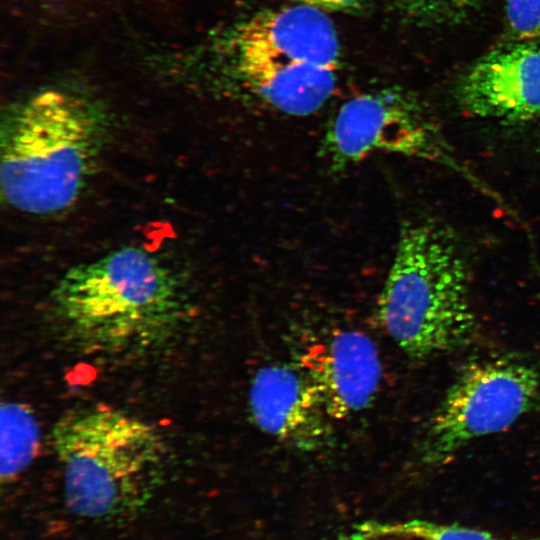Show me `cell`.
I'll use <instances>...</instances> for the list:
<instances>
[{
    "instance_id": "7c38bea8",
    "label": "cell",
    "mask_w": 540,
    "mask_h": 540,
    "mask_svg": "<svg viewBox=\"0 0 540 540\" xmlns=\"http://www.w3.org/2000/svg\"><path fill=\"white\" fill-rule=\"evenodd\" d=\"M0 477L8 483L33 462L40 450V428L33 410L25 403L1 405Z\"/></svg>"
},
{
    "instance_id": "ba28073f",
    "label": "cell",
    "mask_w": 540,
    "mask_h": 540,
    "mask_svg": "<svg viewBox=\"0 0 540 540\" xmlns=\"http://www.w3.org/2000/svg\"><path fill=\"white\" fill-rule=\"evenodd\" d=\"M248 402L257 427L289 447L315 452L333 439V419L299 366L261 367L252 378Z\"/></svg>"
},
{
    "instance_id": "5bb4252c",
    "label": "cell",
    "mask_w": 540,
    "mask_h": 540,
    "mask_svg": "<svg viewBox=\"0 0 540 540\" xmlns=\"http://www.w3.org/2000/svg\"><path fill=\"white\" fill-rule=\"evenodd\" d=\"M414 10L435 19L447 20L462 16L475 0H404Z\"/></svg>"
},
{
    "instance_id": "52a82bcc",
    "label": "cell",
    "mask_w": 540,
    "mask_h": 540,
    "mask_svg": "<svg viewBox=\"0 0 540 540\" xmlns=\"http://www.w3.org/2000/svg\"><path fill=\"white\" fill-rule=\"evenodd\" d=\"M456 100L469 114L502 123L540 119V43L494 50L462 75Z\"/></svg>"
},
{
    "instance_id": "4fadbf2b",
    "label": "cell",
    "mask_w": 540,
    "mask_h": 540,
    "mask_svg": "<svg viewBox=\"0 0 540 540\" xmlns=\"http://www.w3.org/2000/svg\"><path fill=\"white\" fill-rule=\"evenodd\" d=\"M505 20L508 31L518 40L540 37V0H506Z\"/></svg>"
},
{
    "instance_id": "3957f363",
    "label": "cell",
    "mask_w": 540,
    "mask_h": 540,
    "mask_svg": "<svg viewBox=\"0 0 540 540\" xmlns=\"http://www.w3.org/2000/svg\"><path fill=\"white\" fill-rule=\"evenodd\" d=\"M64 498L75 515L95 521L130 518L163 480L165 447L149 423L106 406L75 409L52 430Z\"/></svg>"
},
{
    "instance_id": "6da1fadb",
    "label": "cell",
    "mask_w": 540,
    "mask_h": 540,
    "mask_svg": "<svg viewBox=\"0 0 540 540\" xmlns=\"http://www.w3.org/2000/svg\"><path fill=\"white\" fill-rule=\"evenodd\" d=\"M109 128L104 106L79 88H40L14 104L1 125L3 199L36 216L72 207L95 171Z\"/></svg>"
},
{
    "instance_id": "5b68a950",
    "label": "cell",
    "mask_w": 540,
    "mask_h": 540,
    "mask_svg": "<svg viewBox=\"0 0 540 540\" xmlns=\"http://www.w3.org/2000/svg\"><path fill=\"white\" fill-rule=\"evenodd\" d=\"M540 406V356L505 354L463 367L416 446L425 468L446 464L476 439L506 430Z\"/></svg>"
},
{
    "instance_id": "8fae6325",
    "label": "cell",
    "mask_w": 540,
    "mask_h": 540,
    "mask_svg": "<svg viewBox=\"0 0 540 540\" xmlns=\"http://www.w3.org/2000/svg\"><path fill=\"white\" fill-rule=\"evenodd\" d=\"M244 89L268 108L292 116L319 110L333 94L337 71L310 63L236 59Z\"/></svg>"
},
{
    "instance_id": "7a4b0ae2",
    "label": "cell",
    "mask_w": 540,
    "mask_h": 540,
    "mask_svg": "<svg viewBox=\"0 0 540 540\" xmlns=\"http://www.w3.org/2000/svg\"><path fill=\"white\" fill-rule=\"evenodd\" d=\"M455 237L433 221L406 223L377 300V319L409 357L426 359L471 344L478 322Z\"/></svg>"
},
{
    "instance_id": "9c48e42d",
    "label": "cell",
    "mask_w": 540,
    "mask_h": 540,
    "mask_svg": "<svg viewBox=\"0 0 540 540\" xmlns=\"http://www.w3.org/2000/svg\"><path fill=\"white\" fill-rule=\"evenodd\" d=\"M298 366L333 420H343L367 409L382 380L377 346L359 330H341L311 345L301 354Z\"/></svg>"
},
{
    "instance_id": "30bf717a",
    "label": "cell",
    "mask_w": 540,
    "mask_h": 540,
    "mask_svg": "<svg viewBox=\"0 0 540 540\" xmlns=\"http://www.w3.org/2000/svg\"><path fill=\"white\" fill-rule=\"evenodd\" d=\"M234 40L236 59L339 67L340 43L332 21L304 3L251 17L238 27Z\"/></svg>"
},
{
    "instance_id": "9a60e30c",
    "label": "cell",
    "mask_w": 540,
    "mask_h": 540,
    "mask_svg": "<svg viewBox=\"0 0 540 540\" xmlns=\"http://www.w3.org/2000/svg\"><path fill=\"white\" fill-rule=\"evenodd\" d=\"M304 4L322 11L357 12L366 4V0H302Z\"/></svg>"
},
{
    "instance_id": "8992f818",
    "label": "cell",
    "mask_w": 540,
    "mask_h": 540,
    "mask_svg": "<svg viewBox=\"0 0 540 540\" xmlns=\"http://www.w3.org/2000/svg\"><path fill=\"white\" fill-rule=\"evenodd\" d=\"M321 151L334 171L376 154H397L448 166L479 185L456 159L430 113L402 91L368 92L343 103L324 134Z\"/></svg>"
},
{
    "instance_id": "277c9868",
    "label": "cell",
    "mask_w": 540,
    "mask_h": 540,
    "mask_svg": "<svg viewBox=\"0 0 540 540\" xmlns=\"http://www.w3.org/2000/svg\"><path fill=\"white\" fill-rule=\"evenodd\" d=\"M52 300L82 343L102 350L151 344L184 312L183 288L157 255L127 246L67 270Z\"/></svg>"
}]
</instances>
